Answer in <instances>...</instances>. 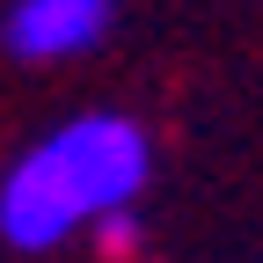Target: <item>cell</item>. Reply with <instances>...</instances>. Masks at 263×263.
I'll return each instance as SVG.
<instances>
[{
  "mask_svg": "<svg viewBox=\"0 0 263 263\" xmlns=\"http://www.w3.org/2000/svg\"><path fill=\"white\" fill-rule=\"evenodd\" d=\"M154 176V139L124 110H81L29 139L0 176V241L22 256H51L88 234L103 212H124Z\"/></svg>",
  "mask_w": 263,
  "mask_h": 263,
  "instance_id": "6da1fadb",
  "label": "cell"
},
{
  "mask_svg": "<svg viewBox=\"0 0 263 263\" xmlns=\"http://www.w3.org/2000/svg\"><path fill=\"white\" fill-rule=\"evenodd\" d=\"M88 234H95V249H103V263H132V256H139V241H146V227H139V212L124 205V212H103Z\"/></svg>",
  "mask_w": 263,
  "mask_h": 263,
  "instance_id": "3957f363",
  "label": "cell"
},
{
  "mask_svg": "<svg viewBox=\"0 0 263 263\" xmlns=\"http://www.w3.org/2000/svg\"><path fill=\"white\" fill-rule=\"evenodd\" d=\"M110 22H117V0H15L0 15V44L29 66H66L103 44Z\"/></svg>",
  "mask_w": 263,
  "mask_h": 263,
  "instance_id": "7a4b0ae2",
  "label": "cell"
}]
</instances>
